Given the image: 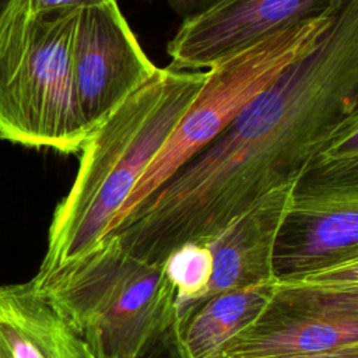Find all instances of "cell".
<instances>
[{"label":"cell","mask_w":358,"mask_h":358,"mask_svg":"<svg viewBox=\"0 0 358 358\" xmlns=\"http://www.w3.org/2000/svg\"><path fill=\"white\" fill-rule=\"evenodd\" d=\"M29 282L91 358H133L176 320V289L164 264L133 257L112 236Z\"/></svg>","instance_id":"obj_3"},{"label":"cell","mask_w":358,"mask_h":358,"mask_svg":"<svg viewBox=\"0 0 358 358\" xmlns=\"http://www.w3.org/2000/svg\"><path fill=\"white\" fill-rule=\"evenodd\" d=\"M357 113L358 0H341L312 52L103 236L155 264L183 245L207 243L263 196L295 183Z\"/></svg>","instance_id":"obj_1"},{"label":"cell","mask_w":358,"mask_h":358,"mask_svg":"<svg viewBox=\"0 0 358 358\" xmlns=\"http://www.w3.org/2000/svg\"><path fill=\"white\" fill-rule=\"evenodd\" d=\"M0 358H91L66 317L31 282L0 285Z\"/></svg>","instance_id":"obj_11"},{"label":"cell","mask_w":358,"mask_h":358,"mask_svg":"<svg viewBox=\"0 0 358 358\" xmlns=\"http://www.w3.org/2000/svg\"><path fill=\"white\" fill-rule=\"evenodd\" d=\"M292 186L271 190L213 241L203 243L211 253V278L206 296L274 281L273 245Z\"/></svg>","instance_id":"obj_10"},{"label":"cell","mask_w":358,"mask_h":358,"mask_svg":"<svg viewBox=\"0 0 358 358\" xmlns=\"http://www.w3.org/2000/svg\"><path fill=\"white\" fill-rule=\"evenodd\" d=\"M274 282L221 291L178 306L175 326L190 355L211 358L224 341L257 316Z\"/></svg>","instance_id":"obj_12"},{"label":"cell","mask_w":358,"mask_h":358,"mask_svg":"<svg viewBox=\"0 0 358 358\" xmlns=\"http://www.w3.org/2000/svg\"><path fill=\"white\" fill-rule=\"evenodd\" d=\"M106 0H31L32 11L36 14H48L62 8L81 7L87 4H96Z\"/></svg>","instance_id":"obj_16"},{"label":"cell","mask_w":358,"mask_h":358,"mask_svg":"<svg viewBox=\"0 0 358 358\" xmlns=\"http://www.w3.org/2000/svg\"><path fill=\"white\" fill-rule=\"evenodd\" d=\"M78 8L36 14L31 0L0 8V138L63 154L84 145L73 78Z\"/></svg>","instance_id":"obj_4"},{"label":"cell","mask_w":358,"mask_h":358,"mask_svg":"<svg viewBox=\"0 0 358 358\" xmlns=\"http://www.w3.org/2000/svg\"><path fill=\"white\" fill-rule=\"evenodd\" d=\"M340 0H225L182 20L166 45L168 67L204 71L277 31L333 8Z\"/></svg>","instance_id":"obj_9"},{"label":"cell","mask_w":358,"mask_h":358,"mask_svg":"<svg viewBox=\"0 0 358 358\" xmlns=\"http://www.w3.org/2000/svg\"><path fill=\"white\" fill-rule=\"evenodd\" d=\"M204 71L157 69L81 147L74 182L56 206L36 275L90 250L109 229L136 183L207 80Z\"/></svg>","instance_id":"obj_2"},{"label":"cell","mask_w":358,"mask_h":358,"mask_svg":"<svg viewBox=\"0 0 358 358\" xmlns=\"http://www.w3.org/2000/svg\"><path fill=\"white\" fill-rule=\"evenodd\" d=\"M284 358H358V344L343 345V347L327 350V351L302 354V355H294V357H284Z\"/></svg>","instance_id":"obj_17"},{"label":"cell","mask_w":358,"mask_h":358,"mask_svg":"<svg viewBox=\"0 0 358 358\" xmlns=\"http://www.w3.org/2000/svg\"><path fill=\"white\" fill-rule=\"evenodd\" d=\"M157 69L140 46L116 0L78 8L73 41V78L88 136L141 88Z\"/></svg>","instance_id":"obj_8"},{"label":"cell","mask_w":358,"mask_h":358,"mask_svg":"<svg viewBox=\"0 0 358 358\" xmlns=\"http://www.w3.org/2000/svg\"><path fill=\"white\" fill-rule=\"evenodd\" d=\"M164 268L176 289V309L207 295L211 278V253L206 245L180 246L166 257Z\"/></svg>","instance_id":"obj_13"},{"label":"cell","mask_w":358,"mask_h":358,"mask_svg":"<svg viewBox=\"0 0 358 358\" xmlns=\"http://www.w3.org/2000/svg\"><path fill=\"white\" fill-rule=\"evenodd\" d=\"M147 1H152V0H147Z\"/></svg>","instance_id":"obj_19"},{"label":"cell","mask_w":358,"mask_h":358,"mask_svg":"<svg viewBox=\"0 0 358 358\" xmlns=\"http://www.w3.org/2000/svg\"><path fill=\"white\" fill-rule=\"evenodd\" d=\"M358 344V262L275 281L257 316L211 358H284Z\"/></svg>","instance_id":"obj_7"},{"label":"cell","mask_w":358,"mask_h":358,"mask_svg":"<svg viewBox=\"0 0 358 358\" xmlns=\"http://www.w3.org/2000/svg\"><path fill=\"white\" fill-rule=\"evenodd\" d=\"M133 358H193L179 337L175 323L148 343Z\"/></svg>","instance_id":"obj_14"},{"label":"cell","mask_w":358,"mask_h":358,"mask_svg":"<svg viewBox=\"0 0 358 358\" xmlns=\"http://www.w3.org/2000/svg\"><path fill=\"white\" fill-rule=\"evenodd\" d=\"M337 4L319 15L231 53L211 66L207 70L204 85L141 175L113 221L138 204L189 158L207 147L291 64L312 52L329 27Z\"/></svg>","instance_id":"obj_5"},{"label":"cell","mask_w":358,"mask_h":358,"mask_svg":"<svg viewBox=\"0 0 358 358\" xmlns=\"http://www.w3.org/2000/svg\"><path fill=\"white\" fill-rule=\"evenodd\" d=\"M222 1L225 0H166L172 11L176 13L182 20L203 13Z\"/></svg>","instance_id":"obj_15"},{"label":"cell","mask_w":358,"mask_h":358,"mask_svg":"<svg viewBox=\"0 0 358 358\" xmlns=\"http://www.w3.org/2000/svg\"><path fill=\"white\" fill-rule=\"evenodd\" d=\"M358 262V113L295 180L278 225L274 281H291Z\"/></svg>","instance_id":"obj_6"},{"label":"cell","mask_w":358,"mask_h":358,"mask_svg":"<svg viewBox=\"0 0 358 358\" xmlns=\"http://www.w3.org/2000/svg\"><path fill=\"white\" fill-rule=\"evenodd\" d=\"M6 1H7V0H0V8H1V7H3V4H4V3H6Z\"/></svg>","instance_id":"obj_18"}]
</instances>
